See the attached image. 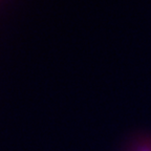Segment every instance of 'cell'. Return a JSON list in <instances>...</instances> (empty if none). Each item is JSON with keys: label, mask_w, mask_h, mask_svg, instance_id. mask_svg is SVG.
I'll return each instance as SVG.
<instances>
[{"label": "cell", "mask_w": 151, "mask_h": 151, "mask_svg": "<svg viewBox=\"0 0 151 151\" xmlns=\"http://www.w3.org/2000/svg\"><path fill=\"white\" fill-rule=\"evenodd\" d=\"M128 151H151V143L144 141L135 142Z\"/></svg>", "instance_id": "6da1fadb"}]
</instances>
